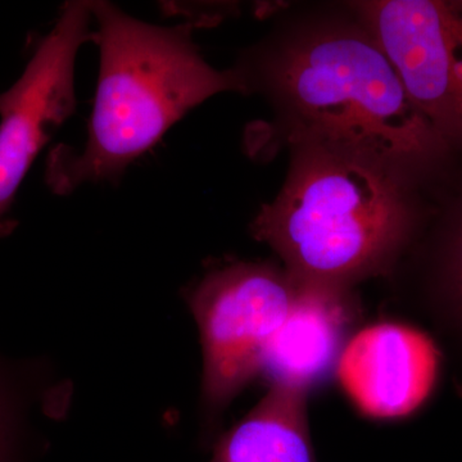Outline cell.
I'll use <instances>...</instances> for the list:
<instances>
[{
  "label": "cell",
  "instance_id": "obj_1",
  "mask_svg": "<svg viewBox=\"0 0 462 462\" xmlns=\"http://www.w3.org/2000/svg\"><path fill=\"white\" fill-rule=\"evenodd\" d=\"M236 69L245 93L263 85L288 111L296 144L370 158L416 185L451 187L454 152L407 97L366 26L314 27Z\"/></svg>",
  "mask_w": 462,
  "mask_h": 462
},
{
  "label": "cell",
  "instance_id": "obj_2",
  "mask_svg": "<svg viewBox=\"0 0 462 462\" xmlns=\"http://www.w3.org/2000/svg\"><path fill=\"white\" fill-rule=\"evenodd\" d=\"M287 181L252 223L294 279L349 289L387 273L427 214L415 182L370 158L297 144Z\"/></svg>",
  "mask_w": 462,
  "mask_h": 462
},
{
  "label": "cell",
  "instance_id": "obj_3",
  "mask_svg": "<svg viewBox=\"0 0 462 462\" xmlns=\"http://www.w3.org/2000/svg\"><path fill=\"white\" fill-rule=\"evenodd\" d=\"M90 8L100 65L87 142L81 152L60 145L47 165L48 184L62 196L87 182L118 180L200 103L245 93L238 69L218 71L203 60L190 25H151L105 0Z\"/></svg>",
  "mask_w": 462,
  "mask_h": 462
},
{
  "label": "cell",
  "instance_id": "obj_4",
  "mask_svg": "<svg viewBox=\"0 0 462 462\" xmlns=\"http://www.w3.org/2000/svg\"><path fill=\"white\" fill-rule=\"evenodd\" d=\"M298 288L300 282L287 270L234 261L185 289L202 346L200 411L207 431L217 427L234 398L263 373L264 355Z\"/></svg>",
  "mask_w": 462,
  "mask_h": 462
},
{
  "label": "cell",
  "instance_id": "obj_5",
  "mask_svg": "<svg viewBox=\"0 0 462 462\" xmlns=\"http://www.w3.org/2000/svg\"><path fill=\"white\" fill-rule=\"evenodd\" d=\"M407 97L462 154V12L456 2L382 0L358 5Z\"/></svg>",
  "mask_w": 462,
  "mask_h": 462
},
{
  "label": "cell",
  "instance_id": "obj_6",
  "mask_svg": "<svg viewBox=\"0 0 462 462\" xmlns=\"http://www.w3.org/2000/svg\"><path fill=\"white\" fill-rule=\"evenodd\" d=\"M90 2L63 5L56 25L36 45L25 71L0 93V229L21 182L42 148L76 108L75 63L85 42H96Z\"/></svg>",
  "mask_w": 462,
  "mask_h": 462
},
{
  "label": "cell",
  "instance_id": "obj_7",
  "mask_svg": "<svg viewBox=\"0 0 462 462\" xmlns=\"http://www.w3.org/2000/svg\"><path fill=\"white\" fill-rule=\"evenodd\" d=\"M440 352L424 331L378 322L356 333L336 373L356 409L376 420L412 415L430 400L439 375Z\"/></svg>",
  "mask_w": 462,
  "mask_h": 462
},
{
  "label": "cell",
  "instance_id": "obj_8",
  "mask_svg": "<svg viewBox=\"0 0 462 462\" xmlns=\"http://www.w3.org/2000/svg\"><path fill=\"white\" fill-rule=\"evenodd\" d=\"M355 316L349 289L300 282L291 312L264 355L261 374L273 384L309 392L337 366Z\"/></svg>",
  "mask_w": 462,
  "mask_h": 462
},
{
  "label": "cell",
  "instance_id": "obj_9",
  "mask_svg": "<svg viewBox=\"0 0 462 462\" xmlns=\"http://www.w3.org/2000/svg\"><path fill=\"white\" fill-rule=\"evenodd\" d=\"M307 392L273 384L247 416L216 440L209 462H316Z\"/></svg>",
  "mask_w": 462,
  "mask_h": 462
},
{
  "label": "cell",
  "instance_id": "obj_10",
  "mask_svg": "<svg viewBox=\"0 0 462 462\" xmlns=\"http://www.w3.org/2000/svg\"><path fill=\"white\" fill-rule=\"evenodd\" d=\"M71 398V383L57 378L47 361L12 360L0 355V462H27L33 413L60 421Z\"/></svg>",
  "mask_w": 462,
  "mask_h": 462
},
{
  "label": "cell",
  "instance_id": "obj_11",
  "mask_svg": "<svg viewBox=\"0 0 462 462\" xmlns=\"http://www.w3.org/2000/svg\"><path fill=\"white\" fill-rule=\"evenodd\" d=\"M451 190L422 245V296L437 327L462 348V180Z\"/></svg>",
  "mask_w": 462,
  "mask_h": 462
},
{
  "label": "cell",
  "instance_id": "obj_12",
  "mask_svg": "<svg viewBox=\"0 0 462 462\" xmlns=\"http://www.w3.org/2000/svg\"><path fill=\"white\" fill-rule=\"evenodd\" d=\"M14 227H5V229H0V238H5L9 234L14 233Z\"/></svg>",
  "mask_w": 462,
  "mask_h": 462
},
{
  "label": "cell",
  "instance_id": "obj_13",
  "mask_svg": "<svg viewBox=\"0 0 462 462\" xmlns=\"http://www.w3.org/2000/svg\"><path fill=\"white\" fill-rule=\"evenodd\" d=\"M456 3H457L458 8H460L461 12H462V2H456Z\"/></svg>",
  "mask_w": 462,
  "mask_h": 462
}]
</instances>
